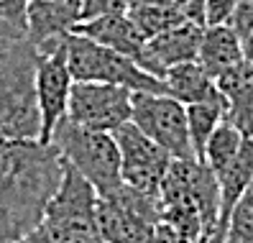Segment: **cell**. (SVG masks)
<instances>
[{"label": "cell", "instance_id": "1", "mask_svg": "<svg viewBox=\"0 0 253 243\" xmlns=\"http://www.w3.org/2000/svg\"><path fill=\"white\" fill-rule=\"evenodd\" d=\"M64 174L54 144H0V243H16L41 223Z\"/></svg>", "mask_w": 253, "mask_h": 243}, {"label": "cell", "instance_id": "2", "mask_svg": "<svg viewBox=\"0 0 253 243\" xmlns=\"http://www.w3.org/2000/svg\"><path fill=\"white\" fill-rule=\"evenodd\" d=\"M161 223L189 238L210 241L220 215L217 177L200 159H171V166L159 187Z\"/></svg>", "mask_w": 253, "mask_h": 243}, {"label": "cell", "instance_id": "3", "mask_svg": "<svg viewBox=\"0 0 253 243\" xmlns=\"http://www.w3.org/2000/svg\"><path fill=\"white\" fill-rule=\"evenodd\" d=\"M97 190L64 161V174L41 223L16 243H102L97 228Z\"/></svg>", "mask_w": 253, "mask_h": 243}, {"label": "cell", "instance_id": "4", "mask_svg": "<svg viewBox=\"0 0 253 243\" xmlns=\"http://www.w3.org/2000/svg\"><path fill=\"white\" fill-rule=\"evenodd\" d=\"M36 59L39 51L26 36L13 44L0 64V144L41 139Z\"/></svg>", "mask_w": 253, "mask_h": 243}, {"label": "cell", "instance_id": "5", "mask_svg": "<svg viewBox=\"0 0 253 243\" xmlns=\"http://www.w3.org/2000/svg\"><path fill=\"white\" fill-rule=\"evenodd\" d=\"M51 144L56 146L59 156L97 190V194H108L123 185L121 148L113 133L82 128L64 118L54 128Z\"/></svg>", "mask_w": 253, "mask_h": 243}, {"label": "cell", "instance_id": "6", "mask_svg": "<svg viewBox=\"0 0 253 243\" xmlns=\"http://www.w3.org/2000/svg\"><path fill=\"white\" fill-rule=\"evenodd\" d=\"M67 62L74 82H105L126 87L130 93L169 95L164 80L141 69L133 59L74 31L67 36Z\"/></svg>", "mask_w": 253, "mask_h": 243}, {"label": "cell", "instance_id": "7", "mask_svg": "<svg viewBox=\"0 0 253 243\" xmlns=\"http://www.w3.org/2000/svg\"><path fill=\"white\" fill-rule=\"evenodd\" d=\"M161 223L159 197L121 185L97 197V228L102 243H154Z\"/></svg>", "mask_w": 253, "mask_h": 243}, {"label": "cell", "instance_id": "8", "mask_svg": "<svg viewBox=\"0 0 253 243\" xmlns=\"http://www.w3.org/2000/svg\"><path fill=\"white\" fill-rule=\"evenodd\" d=\"M36 100L41 113V144H51L54 128L67 118L74 77L67 62V36L36 47Z\"/></svg>", "mask_w": 253, "mask_h": 243}, {"label": "cell", "instance_id": "9", "mask_svg": "<svg viewBox=\"0 0 253 243\" xmlns=\"http://www.w3.org/2000/svg\"><path fill=\"white\" fill-rule=\"evenodd\" d=\"M130 123L138 126L151 141H156L171 159L195 156L189 141V128H187V110L171 95L133 93Z\"/></svg>", "mask_w": 253, "mask_h": 243}, {"label": "cell", "instance_id": "10", "mask_svg": "<svg viewBox=\"0 0 253 243\" xmlns=\"http://www.w3.org/2000/svg\"><path fill=\"white\" fill-rule=\"evenodd\" d=\"M133 93L105 82H74L69 95L67 120L90 131L115 133L130 120Z\"/></svg>", "mask_w": 253, "mask_h": 243}, {"label": "cell", "instance_id": "11", "mask_svg": "<svg viewBox=\"0 0 253 243\" xmlns=\"http://www.w3.org/2000/svg\"><path fill=\"white\" fill-rule=\"evenodd\" d=\"M113 136L118 148H121L123 185L159 197V187L171 166V156L156 141L148 139L138 126H133L130 120L118 128Z\"/></svg>", "mask_w": 253, "mask_h": 243}, {"label": "cell", "instance_id": "12", "mask_svg": "<svg viewBox=\"0 0 253 243\" xmlns=\"http://www.w3.org/2000/svg\"><path fill=\"white\" fill-rule=\"evenodd\" d=\"M202 31L205 26L195 21H182L171 28H167L164 34L148 39L146 44V72L154 77L164 80L167 69L184 64V62H197L200 44H202Z\"/></svg>", "mask_w": 253, "mask_h": 243}, {"label": "cell", "instance_id": "13", "mask_svg": "<svg viewBox=\"0 0 253 243\" xmlns=\"http://www.w3.org/2000/svg\"><path fill=\"white\" fill-rule=\"evenodd\" d=\"M82 23V0H28L26 36L34 47L69 36Z\"/></svg>", "mask_w": 253, "mask_h": 243}, {"label": "cell", "instance_id": "14", "mask_svg": "<svg viewBox=\"0 0 253 243\" xmlns=\"http://www.w3.org/2000/svg\"><path fill=\"white\" fill-rule=\"evenodd\" d=\"M74 34H82L87 39H92L108 49H115L133 59L141 69H146L148 59H146V39L138 34V28L133 26V21L126 16H100L92 21H82L77 23Z\"/></svg>", "mask_w": 253, "mask_h": 243}, {"label": "cell", "instance_id": "15", "mask_svg": "<svg viewBox=\"0 0 253 243\" xmlns=\"http://www.w3.org/2000/svg\"><path fill=\"white\" fill-rule=\"evenodd\" d=\"M197 62L205 67V72L212 80H217L220 74H225L235 67L243 64V44L228 23L222 26H205L202 31V44Z\"/></svg>", "mask_w": 253, "mask_h": 243}, {"label": "cell", "instance_id": "16", "mask_svg": "<svg viewBox=\"0 0 253 243\" xmlns=\"http://www.w3.org/2000/svg\"><path fill=\"white\" fill-rule=\"evenodd\" d=\"M215 87L228 100L225 120L241 131L246 139H253V74L241 64L215 80Z\"/></svg>", "mask_w": 253, "mask_h": 243}, {"label": "cell", "instance_id": "17", "mask_svg": "<svg viewBox=\"0 0 253 243\" xmlns=\"http://www.w3.org/2000/svg\"><path fill=\"white\" fill-rule=\"evenodd\" d=\"M184 110H187V128H189L192 151H195V156L202 161L207 139H210L212 131H215L222 120H225V115H228V100H225V95L217 90V93H212L210 97H205V100H200V102L184 105Z\"/></svg>", "mask_w": 253, "mask_h": 243}, {"label": "cell", "instance_id": "18", "mask_svg": "<svg viewBox=\"0 0 253 243\" xmlns=\"http://www.w3.org/2000/svg\"><path fill=\"white\" fill-rule=\"evenodd\" d=\"M164 85H167V93L174 100H179L182 105L200 102L205 97H210L212 93H217L215 80L205 72V67L200 62H184V64L167 69Z\"/></svg>", "mask_w": 253, "mask_h": 243}, {"label": "cell", "instance_id": "19", "mask_svg": "<svg viewBox=\"0 0 253 243\" xmlns=\"http://www.w3.org/2000/svg\"><path fill=\"white\" fill-rule=\"evenodd\" d=\"M128 18L133 21V26L138 28V34L148 41L159 34H164L167 28L187 21L182 16V10L171 5V3H133L128 10Z\"/></svg>", "mask_w": 253, "mask_h": 243}, {"label": "cell", "instance_id": "20", "mask_svg": "<svg viewBox=\"0 0 253 243\" xmlns=\"http://www.w3.org/2000/svg\"><path fill=\"white\" fill-rule=\"evenodd\" d=\"M246 136L238 131L230 120H222V123L212 131V136L205 144V154H202V164H207L215 172V177L225 169V166L238 156V151L243 148Z\"/></svg>", "mask_w": 253, "mask_h": 243}, {"label": "cell", "instance_id": "21", "mask_svg": "<svg viewBox=\"0 0 253 243\" xmlns=\"http://www.w3.org/2000/svg\"><path fill=\"white\" fill-rule=\"evenodd\" d=\"M225 241L228 243H253V177L230 212Z\"/></svg>", "mask_w": 253, "mask_h": 243}, {"label": "cell", "instance_id": "22", "mask_svg": "<svg viewBox=\"0 0 253 243\" xmlns=\"http://www.w3.org/2000/svg\"><path fill=\"white\" fill-rule=\"evenodd\" d=\"M133 0H82V21H92L100 16H126Z\"/></svg>", "mask_w": 253, "mask_h": 243}, {"label": "cell", "instance_id": "23", "mask_svg": "<svg viewBox=\"0 0 253 243\" xmlns=\"http://www.w3.org/2000/svg\"><path fill=\"white\" fill-rule=\"evenodd\" d=\"M241 0H205V26L230 23Z\"/></svg>", "mask_w": 253, "mask_h": 243}, {"label": "cell", "instance_id": "24", "mask_svg": "<svg viewBox=\"0 0 253 243\" xmlns=\"http://www.w3.org/2000/svg\"><path fill=\"white\" fill-rule=\"evenodd\" d=\"M228 26L233 28L238 36H241V41L248 34H253V0H241V3H238V8H235V13H233V18H230Z\"/></svg>", "mask_w": 253, "mask_h": 243}, {"label": "cell", "instance_id": "25", "mask_svg": "<svg viewBox=\"0 0 253 243\" xmlns=\"http://www.w3.org/2000/svg\"><path fill=\"white\" fill-rule=\"evenodd\" d=\"M26 8L28 0H0V21L26 31Z\"/></svg>", "mask_w": 253, "mask_h": 243}, {"label": "cell", "instance_id": "26", "mask_svg": "<svg viewBox=\"0 0 253 243\" xmlns=\"http://www.w3.org/2000/svg\"><path fill=\"white\" fill-rule=\"evenodd\" d=\"M154 243H210V241H205V238H189V236H184L179 231H174V228H169L167 223H159Z\"/></svg>", "mask_w": 253, "mask_h": 243}, {"label": "cell", "instance_id": "27", "mask_svg": "<svg viewBox=\"0 0 253 243\" xmlns=\"http://www.w3.org/2000/svg\"><path fill=\"white\" fill-rule=\"evenodd\" d=\"M176 8L182 10V16L187 21L205 26V0H176Z\"/></svg>", "mask_w": 253, "mask_h": 243}, {"label": "cell", "instance_id": "28", "mask_svg": "<svg viewBox=\"0 0 253 243\" xmlns=\"http://www.w3.org/2000/svg\"><path fill=\"white\" fill-rule=\"evenodd\" d=\"M241 44H243V67L253 74V34H248Z\"/></svg>", "mask_w": 253, "mask_h": 243}, {"label": "cell", "instance_id": "29", "mask_svg": "<svg viewBox=\"0 0 253 243\" xmlns=\"http://www.w3.org/2000/svg\"><path fill=\"white\" fill-rule=\"evenodd\" d=\"M133 3H171V5H176V0H133Z\"/></svg>", "mask_w": 253, "mask_h": 243}, {"label": "cell", "instance_id": "30", "mask_svg": "<svg viewBox=\"0 0 253 243\" xmlns=\"http://www.w3.org/2000/svg\"><path fill=\"white\" fill-rule=\"evenodd\" d=\"M210 243H220V241H210Z\"/></svg>", "mask_w": 253, "mask_h": 243}]
</instances>
